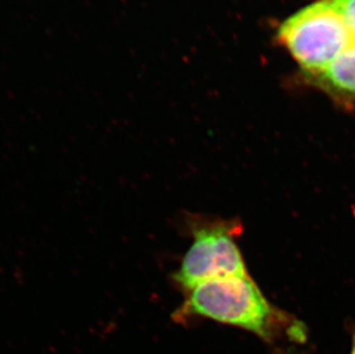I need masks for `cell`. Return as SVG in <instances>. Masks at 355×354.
Wrapping results in <instances>:
<instances>
[{
    "instance_id": "obj_1",
    "label": "cell",
    "mask_w": 355,
    "mask_h": 354,
    "mask_svg": "<svg viewBox=\"0 0 355 354\" xmlns=\"http://www.w3.org/2000/svg\"><path fill=\"white\" fill-rule=\"evenodd\" d=\"M204 318L250 331L272 346L282 341L302 343L306 327L295 317L276 307L251 276L206 282L189 292L175 319Z\"/></svg>"
},
{
    "instance_id": "obj_2",
    "label": "cell",
    "mask_w": 355,
    "mask_h": 354,
    "mask_svg": "<svg viewBox=\"0 0 355 354\" xmlns=\"http://www.w3.org/2000/svg\"><path fill=\"white\" fill-rule=\"evenodd\" d=\"M275 40L297 62L300 77H306L330 66L355 37L331 0H314L278 24Z\"/></svg>"
},
{
    "instance_id": "obj_3",
    "label": "cell",
    "mask_w": 355,
    "mask_h": 354,
    "mask_svg": "<svg viewBox=\"0 0 355 354\" xmlns=\"http://www.w3.org/2000/svg\"><path fill=\"white\" fill-rule=\"evenodd\" d=\"M190 228L193 242L174 275L180 287L190 292L206 282L250 275L236 242L238 221H192Z\"/></svg>"
},
{
    "instance_id": "obj_4",
    "label": "cell",
    "mask_w": 355,
    "mask_h": 354,
    "mask_svg": "<svg viewBox=\"0 0 355 354\" xmlns=\"http://www.w3.org/2000/svg\"><path fill=\"white\" fill-rule=\"evenodd\" d=\"M300 78L339 106H355V43L323 71Z\"/></svg>"
},
{
    "instance_id": "obj_5",
    "label": "cell",
    "mask_w": 355,
    "mask_h": 354,
    "mask_svg": "<svg viewBox=\"0 0 355 354\" xmlns=\"http://www.w3.org/2000/svg\"><path fill=\"white\" fill-rule=\"evenodd\" d=\"M355 37V0H331Z\"/></svg>"
},
{
    "instance_id": "obj_6",
    "label": "cell",
    "mask_w": 355,
    "mask_h": 354,
    "mask_svg": "<svg viewBox=\"0 0 355 354\" xmlns=\"http://www.w3.org/2000/svg\"><path fill=\"white\" fill-rule=\"evenodd\" d=\"M351 354H355V334L353 336L352 348H351Z\"/></svg>"
}]
</instances>
